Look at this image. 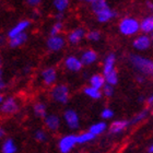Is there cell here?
I'll return each mask as SVG.
<instances>
[{
    "label": "cell",
    "mask_w": 153,
    "mask_h": 153,
    "mask_svg": "<svg viewBox=\"0 0 153 153\" xmlns=\"http://www.w3.org/2000/svg\"><path fill=\"white\" fill-rule=\"evenodd\" d=\"M31 69H32V67L31 66H25V67L23 68V74H27L31 72Z\"/></svg>",
    "instance_id": "obj_41"
},
{
    "label": "cell",
    "mask_w": 153,
    "mask_h": 153,
    "mask_svg": "<svg viewBox=\"0 0 153 153\" xmlns=\"http://www.w3.org/2000/svg\"><path fill=\"white\" fill-rule=\"evenodd\" d=\"M78 1H82V2H86V3H93V2H95V1H97V0H78Z\"/></svg>",
    "instance_id": "obj_44"
},
{
    "label": "cell",
    "mask_w": 153,
    "mask_h": 153,
    "mask_svg": "<svg viewBox=\"0 0 153 153\" xmlns=\"http://www.w3.org/2000/svg\"><path fill=\"white\" fill-rule=\"evenodd\" d=\"M6 88H7V82H6V80H4V78H3L2 72L0 71V93L2 92Z\"/></svg>",
    "instance_id": "obj_36"
},
{
    "label": "cell",
    "mask_w": 153,
    "mask_h": 153,
    "mask_svg": "<svg viewBox=\"0 0 153 153\" xmlns=\"http://www.w3.org/2000/svg\"><path fill=\"white\" fill-rule=\"evenodd\" d=\"M85 38L91 43H97L102 38V33L100 32L99 30H91L89 32H86Z\"/></svg>",
    "instance_id": "obj_30"
},
{
    "label": "cell",
    "mask_w": 153,
    "mask_h": 153,
    "mask_svg": "<svg viewBox=\"0 0 153 153\" xmlns=\"http://www.w3.org/2000/svg\"><path fill=\"white\" fill-rule=\"evenodd\" d=\"M107 6H109V4L106 0H97L95 2L91 3V10H92V12L95 14L96 12H99L100 10H102L103 8H105V7H107Z\"/></svg>",
    "instance_id": "obj_32"
},
{
    "label": "cell",
    "mask_w": 153,
    "mask_h": 153,
    "mask_svg": "<svg viewBox=\"0 0 153 153\" xmlns=\"http://www.w3.org/2000/svg\"><path fill=\"white\" fill-rule=\"evenodd\" d=\"M152 45V42H151L150 35L148 34H138L134 37V42H132V46L136 51H144L149 49Z\"/></svg>",
    "instance_id": "obj_12"
},
{
    "label": "cell",
    "mask_w": 153,
    "mask_h": 153,
    "mask_svg": "<svg viewBox=\"0 0 153 153\" xmlns=\"http://www.w3.org/2000/svg\"><path fill=\"white\" fill-rule=\"evenodd\" d=\"M70 7V0H53V8L57 13H65Z\"/></svg>",
    "instance_id": "obj_25"
},
{
    "label": "cell",
    "mask_w": 153,
    "mask_h": 153,
    "mask_svg": "<svg viewBox=\"0 0 153 153\" xmlns=\"http://www.w3.org/2000/svg\"><path fill=\"white\" fill-rule=\"evenodd\" d=\"M94 16H95L97 22L104 24V23H108L112 20H114L117 16V12L113 10L109 6H107L105 8H103L102 10H100L99 12H96Z\"/></svg>",
    "instance_id": "obj_15"
},
{
    "label": "cell",
    "mask_w": 153,
    "mask_h": 153,
    "mask_svg": "<svg viewBox=\"0 0 153 153\" xmlns=\"http://www.w3.org/2000/svg\"><path fill=\"white\" fill-rule=\"evenodd\" d=\"M138 101H139V102H143V101H144V97H143V96H140V97L138 99Z\"/></svg>",
    "instance_id": "obj_47"
},
{
    "label": "cell",
    "mask_w": 153,
    "mask_h": 153,
    "mask_svg": "<svg viewBox=\"0 0 153 153\" xmlns=\"http://www.w3.org/2000/svg\"><path fill=\"white\" fill-rule=\"evenodd\" d=\"M114 116H115L114 111H113L112 108H109V107L103 108L102 112H101V117H102L103 120H109V119H112Z\"/></svg>",
    "instance_id": "obj_34"
},
{
    "label": "cell",
    "mask_w": 153,
    "mask_h": 153,
    "mask_svg": "<svg viewBox=\"0 0 153 153\" xmlns=\"http://www.w3.org/2000/svg\"><path fill=\"white\" fill-rule=\"evenodd\" d=\"M118 31L124 36H136L140 32V21L134 16H124L118 22Z\"/></svg>",
    "instance_id": "obj_2"
},
{
    "label": "cell",
    "mask_w": 153,
    "mask_h": 153,
    "mask_svg": "<svg viewBox=\"0 0 153 153\" xmlns=\"http://www.w3.org/2000/svg\"><path fill=\"white\" fill-rule=\"evenodd\" d=\"M102 94L103 96H105V97H112L113 95H114L115 93V86L113 85H109V84H107L106 83L105 85L102 88Z\"/></svg>",
    "instance_id": "obj_33"
},
{
    "label": "cell",
    "mask_w": 153,
    "mask_h": 153,
    "mask_svg": "<svg viewBox=\"0 0 153 153\" xmlns=\"http://www.w3.org/2000/svg\"><path fill=\"white\" fill-rule=\"evenodd\" d=\"M83 94H84L86 97H89V99H91V100H94V101L101 100L103 96L101 90L96 89V88H93V86H91V85H88L83 89Z\"/></svg>",
    "instance_id": "obj_24"
},
{
    "label": "cell",
    "mask_w": 153,
    "mask_h": 153,
    "mask_svg": "<svg viewBox=\"0 0 153 153\" xmlns=\"http://www.w3.org/2000/svg\"><path fill=\"white\" fill-rule=\"evenodd\" d=\"M148 115H149V109H148V108L142 109L141 112L138 113V114L136 115V116H134V117L132 118L130 121H129V125H137V124H139V123L143 121L144 119L148 117Z\"/></svg>",
    "instance_id": "obj_31"
},
{
    "label": "cell",
    "mask_w": 153,
    "mask_h": 153,
    "mask_svg": "<svg viewBox=\"0 0 153 153\" xmlns=\"http://www.w3.org/2000/svg\"><path fill=\"white\" fill-rule=\"evenodd\" d=\"M76 134H68L59 138L57 147L60 153H70L76 148Z\"/></svg>",
    "instance_id": "obj_6"
},
{
    "label": "cell",
    "mask_w": 153,
    "mask_h": 153,
    "mask_svg": "<svg viewBox=\"0 0 153 153\" xmlns=\"http://www.w3.org/2000/svg\"><path fill=\"white\" fill-rule=\"evenodd\" d=\"M3 100H4V96L2 95V93H0V105H1V103L3 102Z\"/></svg>",
    "instance_id": "obj_46"
},
{
    "label": "cell",
    "mask_w": 153,
    "mask_h": 153,
    "mask_svg": "<svg viewBox=\"0 0 153 153\" xmlns=\"http://www.w3.org/2000/svg\"><path fill=\"white\" fill-rule=\"evenodd\" d=\"M62 120L70 130H78L80 128V116L76 109H66L62 114Z\"/></svg>",
    "instance_id": "obj_7"
},
{
    "label": "cell",
    "mask_w": 153,
    "mask_h": 153,
    "mask_svg": "<svg viewBox=\"0 0 153 153\" xmlns=\"http://www.w3.org/2000/svg\"><path fill=\"white\" fill-rule=\"evenodd\" d=\"M147 7L151 10V11H153V2L152 1H147Z\"/></svg>",
    "instance_id": "obj_43"
},
{
    "label": "cell",
    "mask_w": 153,
    "mask_h": 153,
    "mask_svg": "<svg viewBox=\"0 0 153 153\" xmlns=\"http://www.w3.org/2000/svg\"><path fill=\"white\" fill-rule=\"evenodd\" d=\"M95 138H96L95 136L91 134L89 130L83 131V132H80V134H76V143L86 144V143H89V142H92Z\"/></svg>",
    "instance_id": "obj_26"
},
{
    "label": "cell",
    "mask_w": 153,
    "mask_h": 153,
    "mask_svg": "<svg viewBox=\"0 0 153 153\" xmlns=\"http://www.w3.org/2000/svg\"><path fill=\"white\" fill-rule=\"evenodd\" d=\"M64 67L69 72H80L83 69V65L78 56L69 55L64 59Z\"/></svg>",
    "instance_id": "obj_11"
},
{
    "label": "cell",
    "mask_w": 153,
    "mask_h": 153,
    "mask_svg": "<svg viewBox=\"0 0 153 153\" xmlns=\"http://www.w3.org/2000/svg\"><path fill=\"white\" fill-rule=\"evenodd\" d=\"M7 36H2V35H0V46H2V45L6 44V42H7Z\"/></svg>",
    "instance_id": "obj_42"
},
{
    "label": "cell",
    "mask_w": 153,
    "mask_h": 153,
    "mask_svg": "<svg viewBox=\"0 0 153 153\" xmlns=\"http://www.w3.org/2000/svg\"><path fill=\"white\" fill-rule=\"evenodd\" d=\"M129 62L140 74L144 76H153V60L139 54H131Z\"/></svg>",
    "instance_id": "obj_1"
},
{
    "label": "cell",
    "mask_w": 153,
    "mask_h": 153,
    "mask_svg": "<svg viewBox=\"0 0 153 153\" xmlns=\"http://www.w3.org/2000/svg\"><path fill=\"white\" fill-rule=\"evenodd\" d=\"M31 20H27V19H22L18 21V22L12 26V27H10L8 33H7V38L9 39L11 37H14L16 35H20V34H23V33H26L27 32V30L31 27Z\"/></svg>",
    "instance_id": "obj_9"
},
{
    "label": "cell",
    "mask_w": 153,
    "mask_h": 153,
    "mask_svg": "<svg viewBox=\"0 0 153 153\" xmlns=\"http://www.w3.org/2000/svg\"><path fill=\"white\" fill-rule=\"evenodd\" d=\"M1 153H16L18 152V146L16 141L12 138H4L0 147Z\"/></svg>",
    "instance_id": "obj_20"
},
{
    "label": "cell",
    "mask_w": 153,
    "mask_h": 153,
    "mask_svg": "<svg viewBox=\"0 0 153 153\" xmlns=\"http://www.w3.org/2000/svg\"><path fill=\"white\" fill-rule=\"evenodd\" d=\"M6 134H7V131H6V129H4V127L0 126V140L4 139V138H6Z\"/></svg>",
    "instance_id": "obj_37"
},
{
    "label": "cell",
    "mask_w": 153,
    "mask_h": 153,
    "mask_svg": "<svg viewBox=\"0 0 153 153\" xmlns=\"http://www.w3.org/2000/svg\"><path fill=\"white\" fill-rule=\"evenodd\" d=\"M49 96L53 102L59 105H66L70 100V89L65 83H56L51 88Z\"/></svg>",
    "instance_id": "obj_3"
},
{
    "label": "cell",
    "mask_w": 153,
    "mask_h": 153,
    "mask_svg": "<svg viewBox=\"0 0 153 153\" xmlns=\"http://www.w3.org/2000/svg\"><path fill=\"white\" fill-rule=\"evenodd\" d=\"M103 76H104V78H105V82L107 83V84H109V85L115 86L118 83V81H119L118 72H117L116 69L113 70V71H111V72H108V74H103Z\"/></svg>",
    "instance_id": "obj_27"
},
{
    "label": "cell",
    "mask_w": 153,
    "mask_h": 153,
    "mask_svg": "<svg viewBox=\"0 0 153 153\" xmlns=\"http://www.w3.org/2000/svg\"><path fill=\"white\" fill-rule=\"evenodd\" d=\"M129 120H126V119H117V120H114L112 124L108 126V131L111 134H121L123 131H125L129 127Z\"/></svg>",
    "instance_id": "obj_16"
},
{
    "label": "cell",
    "mask_w": 153,
    "mask_h": 153,
    "mask_svg": "<svg viewBox=\"0 0 153 153\" xmlns=\"http://www.w3.org/2000/svg\"><path fill=\"white\" fill-rule=\"evenodd\" d=\"M146 102H147V104L150 106V107H153V93L146 100Z\"/></svg>",
    "instance_id": "obj_40"
},
{
    "label": "cell",
    "mask_w": 153,
    "mask_h": 153,
    "mask_svg": "<svg viewBox=\"0 0 153 153\" xmlns=\"http://www.w3.org/2000/svg\"><path fill=\"white\" fill-rule=\"evenodd\" d=\"M107 128H108V126L106 124V121H97V123H94L90 126L89 131L92 134H94L95 137H97L100 134H104L107 130Z\"/></svg>",
    "instance_id": "obj_23"
},
{
    "label": "cell",
    "mask_w": 153,
    "mask_h": 153,
    "mask_svg": "<svg viewBox=\"0 0 153 153\" xmlns=\"http://www.w3.org/2000/svg\"><path fill=\"white\" fill-rule=\"evenodd\" d=\"M136 80H137V82H139V83H143L144 81H146V76L139 74L137 76H136Z\"/></svg>",
    "instance_id": "obj_39"
},
{
    "label": "cell",
    "mask_w": 153,
    "mask_h": 153,
    "mask_svg": "<svg viewBox=\"0 0 153 153\" xmlns=\"http://www.w3.org/2000/svg\"><path fill=\"white\" fill-rule=\"evenodd\" d=\"M39 78H41L42 83L45 86L51 88L55 85L58 81V70L57 68L54 66H47L42 69L41 74H39Z\"/></svg>",
    "instance_id": "obj_4"
},
{
    "label": "cell",
    "mask_w": 153,
    "mask_h": 153,
    "mask_svg": "<svg viewBox=\"0 0 153 153\" xmlns=\"http://www.w3.org/2000/svg\"><path fill=\"white\" fill-rule=\"evenodd\" d=\"M80 60L82 62L83 67H89V66H92L99 59V54L97 51L92 49V48H86L84 51H82L81 55H80Z\"/></svg>",
    "instance_id": "obj_14"
},
{
    "label": "cell",
    "mask_w": 153,
    "mask_h": 153,
    "mask_svg": "<svg viewBox=\"0 0 153 153\" xmlns=\"http://www.w3.org/2000/svg\"><path fill=\"white\" fill-rule=\"evenodd\" d=\"M64 31V22L62 21H56L51 24V29H49V35H60Z\"/></svg>",
    "instance_id": "obj_28"
},
{
    "label": "cell",
    "mask_w": 153,
    "mask_h": 153,
    "mask_svg": "<svg viewBox=\"0 0 153 153\" xmlns=\"http://www.w3.org/2000/svg\"><path fill=\"white\" fill-rule=\"evenodd\" d=\"M44 126L47 130L51 132H56L60 129L61 127V118L59 115L54 114V113H48L45 118L43 119Z\"/></svg>",
    "instance_id": "obj_10"
},
{
    "label": "cell",
    "mask_w": 153,
    "mask_h": 153,
    "mask_svg": "<svg viewBox=\"0 0 153 153\" xmlns=\"http://www.w3.org/2000/svg\"><path fill=\"white\" fill-rule=\"evenodd\" d=\"M29 41V34L27 33H23L20 35H16L14 37H11L8 39V45L10 48H20L23 45H25Z\"/></svg>",
    "instance_id": "obj_18"
},
{
    "label": "cell",
    "mask_w": 153,
    "mask_h": 153,
    "mask_svg": "<svg viewBox=\"0 0 153 153\" xmlns=\"http://www.w3.org/2000/svg\"><path fill=\"white\" fill-rule=\"evenodd\" d=\"M67 41L66 37L60 35H53L48 36V38L46 39V48L51 53H59L66 47Z\"/></svg>",
    "instance_id": "obj_8"
},
{
    "label": "cell",
    "mask_w": 153,
    "mask_h": 153,
    "mask_svg": "<svg viewBox=\"0 0 153 153\" xmlns=\"http://www.w3.org/2000/svg\"><path fill=\"white\" fill-rule=\"evenodd\" d=\"M1 67H2V59L0 57V71H1Z\"/></svg>",
    "instance_id": "obj_48"
},
{
    "label": "cell",
    "mask_w": 153,
    "mask_h": 153,
    "mask_svg": "<svg viewBox=\"0 0 153 153\" xmlns=\"http://www.w3.org/2000/svg\"><path fill=\"white\" fill-rule=\"evenodd\" d=\"M85 34L86 31L83 27H76L68 33L66 41L72 46H76V45H79L85 38Z\"/></svg>",
    "instance_id": "obj_13"
},
{
    "label": "cell",
    "mask_w": 153,
    "mask_h": 153,
    "mask_svg": "<svg viewBox=\"0 0 153 153\" xmlns=\"http://www.w3.org/2000/svg\"><path fill=\"white\" fill-rule=\"evenodd\" d=\"M148 152H149V153H153V143L151 144L150 147H149V149H148Z\"/></svg>",
    "instance_id": "obj_45"
},
{
    "label": "cell",
    "mask_w": 153,
    "mask_h": 153,
    "mask_svg": "<svg viewBox=\"0 0 153 153\" xmlns=\"http://www.w3.org/2000/svg\"><path fill=\"white\" fill-rule=\"evenodd\" d=\"M65 18V13H57L56 12V16H55V20L56 21H62Z\"/></svg>",
    "instance_id": "obj_38"
},
{
    "label": "cell",
    "mask_w": 153,
    "mask_h": 153,
    "mask_svg": "<svg viewBox=\"0 0 153 153\" xmlns=\"http://www.w3.org/2000/svg\"><path fill=\"white\" fill-rule=\"evenodd\" d=\"M20 111V103L14 96H8L4 97L3 102L0 105V113L6 116H12L16 115Z\"/></svg>",
    "instance_id": "obj_5"
},
{
    "label": "cell",
    "mask_w": 153,
    "mask_h": 153,
    "mask_svg": "<svg viewBox=\"0 0 153 153\" xmlns=\"http://www.w3.org/2000/svg\"><path fill=\"white\" fill-rule=\"evenodd\" d=\"M140 32L148 35L153 33V14L144 16L140 21Z\"/></svg>",
    "instance_id": "obj_21"
},
{
    "label": "cell",
    "mask_w": 153,
    "mask_h": 153,
    "mask_svg": "<svg viewBox=\"0 0 153 153\" xmlns=\"http://www.w3.org/2000/svg\"><path fill=\"white\" fill-rule=\"evenodd\" d=\"M152 114H153V111H152Z\"/></svg>",
    "instance_id": "obj_50"
},
{
    "label": "cell",
    "mask_w": 153,
    "mask_h": 153,
    "mask_svg": "<svg viewBox=\"0 0 153 153\" xmlns=\"http://www.w3.org/2000/svg\"><path fill=\"white\" fill-rule=\"evenodd\" d=\"M32 111L35 117L44 119L45 116L48 114L47 104H46L44 101H36L32 106Z\"/></svg>",
    "instance_id": "obj_19"
},
{
    "label": "cell",
    "mask_w": 153,
    "mask_h": 153,
    "mask_svg": "<svg viewBox=\"0 0 153 153\" xmlns=\"http://www.w3.org/2000/svg\"><path fill=\"white\" fill-rule=\"evenodd\" d=\"M106 84L105 78L102 74H94L90 76L89 79V85L96 88L99 90H102V88Z\"/></svg>",
    "instance_id": "obj_22"
},
{
    "label": "cell",
    "mask_w": 153,
    "mask_h": 153,
    "mask_svg": "<svg viewBox=\"0 0 153 153\" xmlns=\"http://www.w3.org/2000/svg\"><path fill=\"white\" fill-rule=\"evenodd\" d=\"M42 1L43 0H25L26 4L29 7H31V8H37L42 3Z\"/></svg>",
    "instance_id": "obj_35"
},
{
    "label": "cell",
    "mask_w": 153,
    "mask_h": 153,
    "mask_svg": "<svg viewBox=\"0 0 153 153\" xmlns=\"http://www.w3.org/2000/svg\"><path fill=\"white\" fill-rule=\"evenodd\" d=\"M33 137H34V140L36 142H39V143H44L46 141L48 140V134L47 132L44 130V129H42V128H38L34 131V134H33Z\"/></svg>",
    "instance_id": "obj_29"
},
{
    "label": "cell",
    "mask_w": 153,
    "mask_h": 153,
    "mask_svg": "<svg viewBox=\"0 0 153 153\" xmlns=\"http://www.w3.org/2000/svg\"><path fill=\"white\" fill-rule=\"evenodd\" d=\"M150 38H151V42L153 43V33L152 34H150Z\"/></svg>",
    "instance_id": "obj_49"
},
{
    "label": "cell",
    "mask_w": 153,
    "mask_h": 153,
    "mask_svg": "<svg viewBox=\"0 0 153 153\" xmlns=\"http://www.w3.org/2000/svg\"><path fill=\"white\" fill-rule=\"evenodd\" d=\"M116 60H117V58H116V55L114 53H111L104 58V60H103V72L102 74H106L111 72V71L115 70L116 69Z\"/></svg>",
    "instance_id": "obj_17"
}]
</instances>
